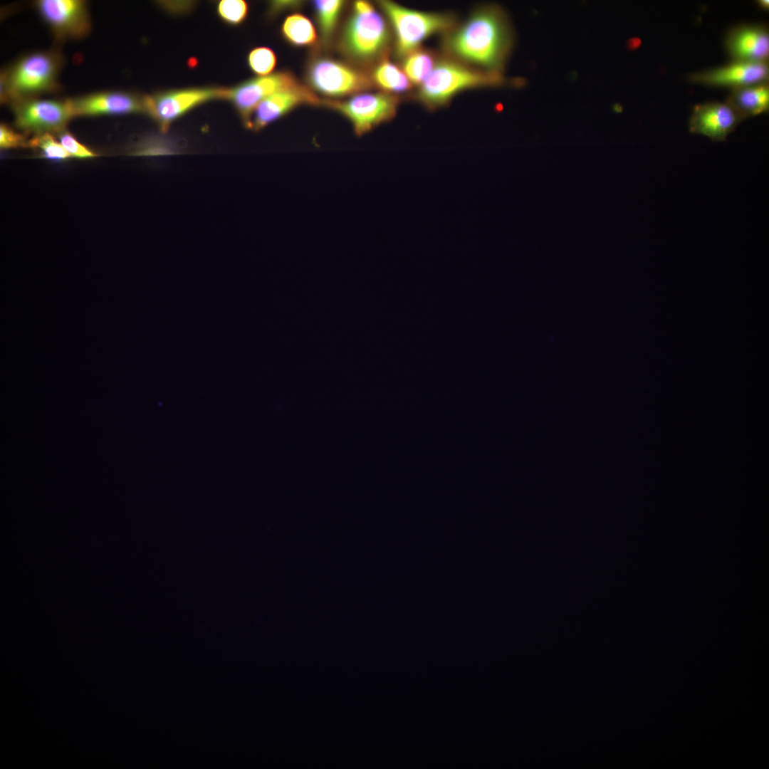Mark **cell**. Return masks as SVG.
<instances>
[{
  "label": "cell",
  "instance_id": "cell-1",
  "mask_svg": "<svg viewBox=\"0 0 769 769\" xmlns=\"http://www.w3.org/2000/svg\"><path fill=\"white\" fill-rule=\"evenodd\" d=\"M512 44L511 31L503 11L487 6L445 38V48L456 58L499 73Z\"/></svg>",
  "mask_w": 769,
  "mask_h": 769
},
{
  "label": "cell",
  "instance_id": "cell-2",
  "mask_svg": "<svg viewBox=\"0 0 769 769\" xmlns=\"http://www.w3.org/2000/svg\"><path fill=\"white\" fill-rule=\"evenodd\" d=\"M63 58L57 50L26 54L1 73V102L9 104L56 92Z\"/></svg>",
  "mask_w": 769,
  "mask_h": 769
},
{
  "label": "cell",
  "instance_id": "cell-3",
  "mask_svg": "<svg viewBox=\"0 0 769 769\" xmlns=\"http://www.w3.org/2000/svg\"><path fill=\"white\" fill-rule=\"evenodd\" d=\"M503 82L499 73L476 70L454 61H441L420 85L417 97L427 106L434 108L464 90L498 85Z\"/></svg>",
  "mask_w": 769,
  "mask_h": 769
},
{
  "label": "cell",
  "instance_id": "cell-4",
  "mask_svg": "<svg viewBox=\"0 0 769 769\" xmlns=\"http://www.w3.org/2000/svg\"><path fill=\"white\" fill-rule=\"evenodd\" d=\"M379 5L393 26L396 53L400 57L417 50L427 37L451 28L454 23L449 14L413 10L390 1H380Z\"/></svg>",
  "mask_w": 769,
  "mask_h": 769
},
{
  "label": "cell",
  "instance_id": "cell-5",
  "mask_svg": "<svg viewBox=\"0 0 769 769\" xmlns=\"http://www.w3.org/2000/svg\"><path fill=\"white\" fill-rule=\"evenodd\" d=\"M384 18L368 2L357 1L341 38L343 51L359 61H368L381 54L389 41Z\"/></svg>",
  "mask_w": 769,
  "mask_h": 769
},
{
  "label": "cell",
  "instance_id": "cell-6",
  "mask_svg": "<svg viewBox=\"0 0 769 769\" xmlns=\"http://www.w3.org/2000/svg\"><path fill=\"white\" fill-rule=\"evenodd\" d=\"M228 88H189L157 92L143 95L145 113L162 132L171 124L195 107L216 99H226Z\"/></svg>",
  "mask_w": 769,
  "mask_h": 769
},
{
  "label": "cell",
  "instance_id": "cell-7",
  "mask_svg": "<svg viewBox=\"0 0 769 769\" xmlns=\"http://www.w3.org/2000/svg\"><path fill=\"white\" fill-rule=\"evenodd\" d=\"M16 127L27 134L58 133L74 117L69 99L30 98L11 105Z\"/></svg>",
  "mask_w": 769,
  "mask_h": 769
},
{
  "label": "cell",
  "instance_id": "cell-8",
  "mask_svg": "<svg viewBox=\"0 0 769 769\" xmlns=\"http://www.w3.org/2000/svg\"><path fill=\"white\" fill-rule=\"evenodd\" d=\"M322 104L346 117L352 123L355 134L362 135L394 117L398 98L383 93H364L347 100H326Z\"/></svg>",
  "mask_w": 769,
  "mask_h": 769
},
{
  "label": "cell",
  "instance_id": "cell-9",
  "mask_svg": "<svg viewBox=\"0 0 769 769\" xmlns=\"http://www.w3.org/2000/svg\"><path fill=\"white\" fill-rule=\"evenodd\" d=\"M307 78L315 90L331 97L354 94L371 85L370 79L362 72L326 58L315 59L310 63Z\"/></svg>",
  "mask_w": 769,
  "mask_h": 769
},
{
  "label": "cell",
  "instance_id": "cell-10",
  "mask_svg": "<svg viewBox=\"0 0 769 769\" xmlns=\"http://www.w3.org/2000/svg\"><path fill=\"white\" fill-rule=\"evenodd\" d=\"M34 5L56 41L82 38L90 31L91 21L85 1L38 0Z\"/></svg>",
  "mask_w": 769,
  "mask_h": 769
},
{
  "label": "cell",
  "instance_id": "cell-11",
  "mask_svg": "<svg viewBox=\"0 0 769 769\" xmlns=\"http://www.w3.org/2000/svg\"><path fill=\"white\" fill-rule=\"evenodd\" d=\"M294 76L287 71H279L244 81L228 88L226 100L231 101L244 125L256 106L273 93L298 85Z\"/></svg>",
  "mask_w": 769,
  "mask_h": 769
},
{
  "label": "cell",
  "instance_id": "cell-12",
  "mask_svg": "<svg viewBox=\"0 0 769 769\" xmlns=\"http://www.w3.org/2000/svg\"><path fill=\"white\" fill-rule=\"evenodd\" d=\"M69 102L74 117L145 113L143 96L127 91L93 93Z\"/></svg>",
  "mask_w": 769,
  "mask_h": 769
},
{
  "label": "cell",
  "instance_id": "cell-13",
  "mask_svg": "<svg viewBox=\"0 0 769 769\" xmlns=\"http://www.w3.org/2000/svg\"><path fill=\"white\" fill-rule=\"evenodd\" d=\"M321 103L322 101L316 95L298 83L293 87L278 90L262 100L254 109L245 126L254 131H258L278 120L298 105Z\"/></svg>",
  "mask_w": 769,
  "mask_h": 769
},
{
  "label": "cell",
  "instance_id": "cell-14",
  "mask_svg": "<svg viewBox=\"0 0 769 769\" xmlns=\"http://www.w3.org/2000/svg\"><path fill=\"white\" fill-rule=\"evenodd\" d=\"M742 120L726 102H710L695 106L689 129L691 133L721 142L726 140Z\"/></svg>",
  "mask_w": 769,
  "mask_h": 769
},
{
  "label": "cell",
  "instance_id": "cell-15",
  "mask_svg": "<svg viewBox=\"0 0 769 769\" xmlns=\"http://www.w3.org/2000/svg\"><path fill=\"white\" fill-rule=\"evenodd\" d=\"M768 63L736 61L720 68L691 74L693 83L732 89L768 82Z\"/></svg>",
  "mask_w": 769,
  "mask_h": 769
},
{
  "label": "cell",
  "instance_id": "cell-16",
  "mask_svg": "<svg viewBox=\"0 0 769 769\" xmlns=\"http://www.w3.org/2000/svg\"><path fill=\"white\" fill-rule=\"evenodd\" d=\"M726 48L736 61L768 63V31L765 27L755 25L736 27L727 36Z\"/></svg>",
  "mask_w": 769,
  "mask_h": 769
},
{
  "label": "cell",
  "instance_id": "cell-17",
  "mask_svg": "<svg viewBox=\"0 0 769 769\" xmlns=\"http://www.w3.org/2000/svg\"><path fill=\"white\" fill-rule=\"evenodd\" d=\"M742 120L762 114L769 108L768 82L732 89L726 101Z\"/></svg>",
  "mask_w": 769,
  "mask_h": 769
},
{
  "label": "cell",
  "instance_id": "cell-18",
  "mask_svg": "<svg viewBox=\"0 0 769 769\" xmlns=\"http://www.w3.org/2000/svg\"><path fill=\"white\" fill-rule=\"evenodd\" d=\"M284 38L295 46H309L315 43L317 33L311 21L303 14L288 16L281 26Z\"/></svg>",
  "mask_w": 769,
  "mask_h": 769
},
{
  "label": "cell",
  "instance_id": "cell-19",
  "mask_svg": "<svg viewBox=\"0 0 769 769\" xmlns=\"http://www.w3.org/2000/svg\"><path fill=\"white\" fill-rule=\"evenodd\" d=\"M372 80L380 88L393 93H404L411 87L405 73L387 59L380 61L374 68Z\"/></svg>",
  "mask_w": 769,
  "mask_h": 769
},
{
  "label": "cell",
  "instance_id": "cell-20",
  "mask_svg": "<svg viewBox=\"0 0 769 769\" xmlns=\"http://www.w3.org/2000/svg\"><path fill=\"white\" fill-rule=\"evenodd\" d=\"M435 65L432 54L427 51L417 49L405 57L403 69L409 81L421 85L429 75Z\"/></svg>",
  "mask_w": 769,
  "mask_h": 769
},
{
  "label": "cell",
  "instance_id": "cell-21",
  "mask_svg": "<svg viewBox=\"0 0 769 769\" xmlns=\"http://www.w3.org/2000/svg\"><path fill=\"white\" fill-rule=\"evenodd\" d=\"M343 5L344 2L339 0L313 1L322 38L325 43L332 36Z\"/></svg>",
  "mask_w": 769,
  "mask_h": 769
},
{
  "label": "cell",
  "instance_id": "cell-22",
  "mask_svg": "<svg viewBox=\"0 0 769 769\" xmlns=\"http://www.w3.org/2000/svg\"><path fill=\"white\" fill-rule=\"evenodd\" d=\"M27 147L36 150L41 157L51 160L62 161L71 157L51 133L33 135L28 140Z\"/></svg>",
  "mask_w": 769,
  "mask_h": 769
},
{
  "label": "cell",
  "instance_id": "cell-23",
  "mask_svg": "<svg viewBox=\"0 0 769 769\" xmlns=\"http://www.w3.org/2000/svg\"><path fill=\"white\" fill-rule=\"evenodd\" d=\"M248 63L251 70L257 75H267L276 65V56L274 52L267 47H258L252 49L248 55Z\"/></svg>",
  "mask_w": 769,
  "mask_h": 769
},
{
  "label": "cell",
  "instance_id": "cell-24",
  "mask_svg": "<svg viewBox=\"0 0 769 769\" xmlns=\"http://www.w3.org/2000/svg\"><path fill=\"white\" fill-rule=\"evenodd\" d=\"M249 6L242 0H222L217 6V13L221 20L230 25L241 23L247 16Z\"/></svg>",
  "mask_w": 769,
  "mask_h": 769
},
{
  "label": "cell",
  "instance_id": "cell-25",
  "mask_svg": "<svg viewBox=\"0 0 769 769\" xmlns=\"http://www.w3.org/2000/svg\"><path fill=\"white\" fill-rule=\"evenodd\" d=\"M58 141L71 157L93 158L98 155L81 144L70 132L64 130L58 133Z\"/></svg>",
  "mask_w": 769,
  "mask_h": 769
},
{
  "label": "cell",
  "instance_id": "cell-26",
  "mask_svg": "<svg viewBox=\"0 0 769 769\" xmlns=\"http://www.w3.org/2000/svg\"><path fill=\"white\" fill-rule=\"evenodd\" d=\"M27 146L28 141H26L25 136L15 132L6 124L1 123L0 147L1 149H11Z\"/></svg>",
  "mask_w": 769,
  "mask_h": 769
},
{
  "label": "cell",
  "instance_id": "cell-27",
  "mask_svg": "<svg viewBox=\"0 0 769 769\" xmlns=\"http://www.w3.org/2000/svg\"><path fill=\"white\" fill-rule=\"evenodd\" d=\"M758 4L759 5V6L760 8L768 10V8H769V1L768 0H760V1H758Z\"/></svg>",
  "mask_w": 769,
  "mask_h": 769
}]
</instances>
